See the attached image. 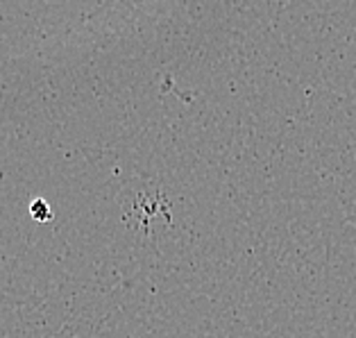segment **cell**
<instances>
[{"label":"cell","mask_w":356,"mask_h":338,"mask_svg":"<svg viewBox=\"0 0 356 338\" xmlns=\"http://www.w3.org/2000/svg\"><path fill=\"white\" fill-rule=\"evenodd\" d=\"M30 216L37 223H48L53 218V209H50V204L43 200V198H34L30 204Z\"/></svg>","instance_id":"obj_1"}]
</instances>
